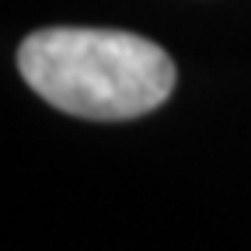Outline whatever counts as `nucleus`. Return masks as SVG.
<instances>
[{
  "label": "nucleus",
  "instance_id": "obj_1",
  "mask_svg": "<svg viewBox=\"0 0 251 251\" xmlns=\"http://www.w3.org/2000/svg\"><path fill=\"white\" fill-rule=\"evenodd\" d=\"M25 84L52 108L122 122L168 101L175 87L171 56L133 31L115 28H42L18 49Z\"/></svg>",
  "mask_w": 251,
  "mask_h": 251
}]
</instances>
